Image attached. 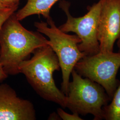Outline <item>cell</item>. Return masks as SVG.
<instances>
[{
  "instance_id": "obj_1",
  "label": "cell",
  "mask_w": 120,
  "mask_h": 120,
  "mask_svg": "<svg viewBox=\"0 0 120 120\" xmlns=\"http://www.w3.org/2000/svg\"><path fill=\"white\" fill-rule=\"evenodd\" d=\"M49 45L39 32L26 29L13 13L5 21L0 32V63L8 75L19 73L18 67L31 53Z\"/></svg>"
},
{
  "instance_id": "obj_2",
  "label": "cell",
  "mask_w": 120,
  "mask_h": 120,
  "mask_svg": "<svg viewBox=\"0 0 120 120\" xmlns=\"http://www.w3.org/2000/svg\"><path fill=\"white\" fill-rule=\"evenodd\" d=\"M30 59L19 64V73L23 74L34 90L42 98L56 103L63 108L66 105V96L56 86L53 77L59 70L57 57L49 45L36 49Z\"/></svg>"
},
{
  "instance_id": "obj_3",
  "label": "cell",
  "mask_w": 120,
  "mask_h": 120,
  "mask_svg": "<svg viewBox=\"0 0 120 120\" xmlns=\"http://www.w3.org/2000/svg\"><path fill=\"white\" fill-rule=\"evenodd\" d=\"M66 96V108L72 113L86 116L90 114L94 120L104 119L103 107L110 98L103 87L88 78L82 77L74 69Z\"/></svg>"
},
{
  "instance_id": "obj_4",
  "label": "cell",
  "mask_w": 120,
  "mask_h": 120,
  "mask_svg": "<svg viewBox=\"0 0 120 120\" xmlns=\"http://www.w3.org/2000/svg\"><path fill=\"white\" fill-rule=\"evenodd\" d=\"M47 23L36 22L35 27L40 33L49 38V45L55 53L62 72V92L68 94L70 77L77 62L86 54L81 51L78 45L81 40L77 35H69L62 32L56 26L51 17L47 19Z\"/></svg>"
},
{
  "instance_id": "obj_5",
  "label": "cell",
  "mask_w": 120,
  "mask_h": 120,
  "mask_svg": "<svg viewBox=\"0 0 120 120\" xmlns=\"http://www.w3.org/2000/svg\"><path fill=\"white\" fill-rule=\"evenodd\" d=\"M120 68V52H101L86 55L79 60L74 69L82 77L102 86L112 99L119 85L116 75Z\"/></svg>"
},
{
  "instance_id": "obj_6",
  "label": "cell",
  "mask_w": 120,
  "mask_h": 120,
  "mask_svg": "<svg viewBox=\"0 0 120 120\" xmlns=\"http://www.w3.org/2000/svg\"><path fill=\"white\" fill-rule=\"evenodd\" d=\"M101 3V0H99L89 8L88 13L84 16L79 17H73L70 14L69 4L67 2H62L60 4L67 19L59 28L65 33L73 32L76 34L81 40L78 45V48L86 55H94L100 52L98 29Z\"/></svg>"
},
{
  "instance_id": "obj_7",
  "label": "cell",
  "mask_w": 120,
  "mask_h": 120,
  "mask_svg": "<svg viewBox=\"0 0 120 120\" xmlns=\"http://www.w3.org/2000/svg\"><path fill=\"white\" fill-rule=\"evenodd\" d=\"M98 39L100 52H113L120 37V0H101Z\"/></svg>"
},
{
  "instance_id": "obj_8",
  "label": "cell",
  "mask_w": 120,
  "mask_h": 120,
  "mask_svg": "<svg viewBox=\"0 0 120 120\" xmlns=\"http://www.w3.org/2000/svg\"><path fill=\"white\" fill-rule=\"evenodd\" d=\"M34 106L7 84L0 85V120H35Z\"/></svg>"
},
{
  "instance_id": "obj_9",
  "label": "cell",
  "mask_w": 120,
  "mask_h": 120,
  "mask_svg": "<svg viewBox=\"0 0 120 120\" xmlns=\"http://www.w3.org/2000/svg\"><path fill=\"white\" fill-rule=\"evenodd\" d=\"M59 0H28L24 7L15 14L20 21L33 15H41L46 19L50 17V11L52 6Z\"/></svg>"
},
{
  "instance_id": "obj_10",
  "label": "cell",
  "mask_w": 120,
  "mask_h": 120,
  "mask_svg": "<svg viewBox=\"0 0 120 120\" xmlns=\"http://www.w3.org/2000/svg\"><path fill=\"white\" fill-rule=\"evenodd\" d=\"M103 109L105 119L120 120V84L113 94L111 102Z\"/></svg>"
},
{
  "instance_id": "obj_11",
  "label": "cell",
  "mask_w": 120,
  "mask_h": 120,
  "mask_svg": "<svg viewBox=\"0 0 120 120\" xmlns=\"http://www.w3.org/2000/svg\"><path fill=\"white\" fill-rule=\"evenodd\" d=\"M57 113L61 120H83L79 116V115L76 113L69 114L63 110L61 108H58Z\"/></svg>"
},
{
  "instance_id": "obj_12",
  "label": "cell",
  "mask_w": 120,
  "mask_h": 120,
  "mask_svg": "<svg viewBox=\"0 0 120 120\" xmlns=\"http://www.w3.org/2000/svg\"><path fill=\"white\" fill-rule=\"evenodd\" d=\"M18 7H14L7 9L4 11L0 13V32L2 26L5 21L9 18L12 14L17 10Z\"/></svg>"
},
{
  "instance_id": "obj_13",
  "label": "cell",
  "mask_w": 120,
  "mask_h": 120,
  "mask_svg": "<svg viewBox=\"0 0 120 120\" xmlns=\"http://www.w3.org/2000/svg\"><path fill=\"white\" fill-rule=\"evenodd\" d=\"M20 0H0V2L9 7H18Z\"/></svg>"
},
{
  "instance_id": "obj_14",
  "label": "cell",
  "mask_w": 120,
  "mask_h": 120,
  "mask_svg": "<svg viewBox=\"0 0 120 120\" xmlns=\"http://www.w3.org/2000/svg\"><path fill=\"white\" fill-rule=\"evenodd\" d=\"M8 75L5 73L2 65L0 63V82L6 79Z\"/></svg>"
},
{
  "instance_id": "obj_15",
  "label": "cell",
  "mask_w": 120,
  "mask_h": 120,
  "mask_svg": "<svg viewBox=\"0 0 120 120\" xmlns=\"http://www.w3.org/2000/svg\"><path fill=\"white\" fill-rule=\"evenodd\" d=\"M60 117L58 116V114H56L55 112L51 114L48 117L49 120H60Z\"/></svg>"
},
{
  "instance_id": "obj_16",
  "label": "cell",
  "mask_w": 120,
  "mask_h": 120,
  "mask_svg": "<svg viewBox=\"0 0 120 120\" xmlns=\"http://www.w3.org/2000/svg\"><path fill=\"white\" fill-rule=\"evenodd\" d=\"M12 7H9L5 4L2 3L0 2V13L4 11V10Z\"/></svg>"
},
{
  "instance_id": "obj_17",
  "label": "cell",
  "mask_w": 120,
  "mask_h": 120,
  "mask_svg": "<svg viewBox=\"0 0 120 120\" xmlns=\"http://www.w3.org/2000/svg\"><path fill=\"white\" fill-rule=\"evenodd\" d=\"M117 45L118 47L120 49V37L119 39H118V41H117Z\"/></svg>"
}]
</instances>
